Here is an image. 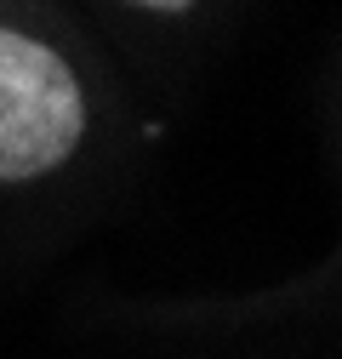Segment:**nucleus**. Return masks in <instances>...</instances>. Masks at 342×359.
<instances>
[{
    "mask_svg": "<svg viewBox=\"0 0 342 359\" xmlns=\"http://www.w3.org/2000/svg\"><path fill=\"white\" fill-rule=\"evenodd\" d=\"M86 126L69 63L40 40L0 29V183H29L74 154Z\"/></svg>",
    "mask_w": 342,
    "mask_h": 359,
    "instance_id": "f257e3e1",
    "label": "nucleus"
},
{
    "mask_svg": "<svg viewBox=\"0 0 342 359\" xmlns=\"http://www.w3.org/2000/svg\"><path fill=\"white\" fill-rule=\"evenodd\" d=\"M137 6H154V12H183V6H194V0H137Z\"/></svg>",
    "mask_w": 342,
    "mask_h": 359,
    "instance_id": "f03ea898",
    "label": "nucleus"
}]
</instances>
